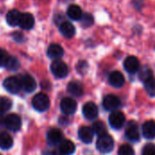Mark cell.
I'll list each match as a JSON object with an SVG mask.
<instances>
[{
	"label": "cell",
	"instance_id": "obj_27",
	"mask_svg": "<svg viewBox=\"0 0 155 155\" xmlns=\"http://www.w3.org/2000/svg\"><path fill=\"white\" fill-rule=\"evenodd\" d=\"M153 71H152L149 67L143 66V67L141 68L140 73H139V78H140L143 83L146 82V81H148L149 79L153 78Z\"/></svg>",
	"mask_w": 155,
	"mask_h": 155
},
{
	"label": "cell",
	"instance_id": "obj_14",
	"mask_svg": "<svg viewBox=\"0 0 155 155\" xmlns=\"http://www.w3.org/2000/svg\"><path fill=\"white\" fill-rule=\"evenodd\" d=\"M109 83L112 86L115 87V88H120L122 87L124 83H125V79L124 74L119 72V71H114L110 74L109 75Z\"/></svg>",
	"mask_w": 155,
	"mask_h": 155
},
{
	"label": "cell",
	"instance_id": "obj_8",
	"mask_svg": "<svg viewBox=\"0 0 155 155\" xmlns=\"http://www.w3.org/2000/svg\"><path fill=\"white\" fill-rule=\"evenodd\" d=\"M3 85L5 88V90H7L9 93L16 94L21 89V81L19 78L15 76H10L4 81Z\"/></svg>",
	"mask_w": 155,
	"mask_h": 155
},
{
	"label": "cell",
	"instance_id": "obj_7",
	"mask_svg": "<svg viewBox=\"0 0 155 155\" xmlns=\"http://www.w3.org/2000/svg\"><path fill=\"white\" fill-rule=\"evenodd\" d=\"M125 123V115L120 111H114L109 115V124L114 129H120Z\"/></svg>",
	"mask_w": 155,
	"mask_h": 155
},
{
	"label": "cell",
	"instance_id": "obj_5",
	"mask_svg": "<svg viewBox=\"0 0 155 155\" xmlns=\"http://www.w3.org/2000/svg\"><path fill=\"white\" fill-rule=\"evenodd\" d=\"M125 136L131 142H138L139 141L141 134H140V130H139L138 124L135 122L131 121L128 123L126 129H125Z\"/></svg>",
	"mask_w": 155,
	"mask_h": 155
},
{
	"label": "cell",
	"instance_id": "obj_26",
	"mask_svg": "<svg viewBox=\"0 0 155 155\" xmlns=\"http://www.w3.org/2000/svg\"><path fill=\"white\" fill-rule=\"evenodd\" d=\"M144 88L147 94L151 97H155V78H151L144 82Z\"/></svg>",
	"mask_w": 155,
	"mask_h": 155
},
{
	"label": "cell",
	"instance_id": "obj_4",
	"mask_svg": "<svg viewBox=\"0 0 155 155\" xmlns=\"http://www.w3.org/2000/svg\"><path fill=\"white\" fill-rule=\"evenodd\" d=\"M51 72L57 78H64L68 74L67 64L61 60H54L51 64Z\"/></svg>",
	"mask_w": 155,
	"mask_h": 155
},
{
	"label": "cell",
	"instance_id": "obj_33",
	"mask_svg": "<svg viewBox=\"0 0 155 155\" xmlns=\"http://www.w3.org/2000/svg\"><path fill=\"white\" fill-rule=\"evenodd\" d=\"M142 155H155V145L154 144H147L143 149Z\"/></svg>",
	"mask_w": 155,
	"mask_h": 155
},
{
	"label": "cell",
	"instance_id": "obj_31",
	"mask_svg": "<svg viewBox=\"0 0 155 155\" xmlns=\"http://www.w3.org/2000/svg\"><path fill=\"white\" fill-rule=\"evenodd\" d=\"M5 67H7L9 70H16L19 67V62H18V60L16 58H15L13 56H10Z\"/></svg>",
	"mask_w": 155,
	"mask_h": 155
},
{
	"label": "cell",
	"instance_id": "obj_17",
	"mask_svg": "<svg viewBox=\"0 0 155 155\" xmlns=\"http://www.w3.org/2000/svg\"><path fill=\"white\" fill-rule=\"evenodd\" d=\"M47 55L51 59L58 60L64 55V49L57 44H52L47 49Z\"/></svg>",
	"mask_w": 155,
	"mask_h": 155
},
{
	"label": "cell",
	"instance_id": "obj_18",
	"mask_svg": "<svg viewBox=\"0 0 155 155\" xmlns=\"http://www.w3.org/2000/svg\"><path fill=\"white\" fill-rule=\"evenodd\" d=\"M60 33L65 37V38H72L75 34V28L74 26L67 21H64L59 27Z\"/></svg>",
	"mask_w": 155,
	"mask_h": 155
},
{
	"label": "cell",
	"instance_id": "obj_21",
	"mask_svg": "<svg viewBox=\"0 0 155 155\" xmlns=\"http://www.w3.org/2000/svg\"><path fill=\"white\" fill-rule=\"evenodd\" d=\"M67 91L73 96L79 97L84 94V87L81 83L79 82H71L67 85Z\"/></svg>",
	"mask_w": 155,
	"mask_h": 155
},
{
	"label": "cell",
	"instance_id": "obj_11",
	"mask_svg": "<svg viewBox=\"0 0 155 155\" xmlns=\"http://www.w3.org/2000/svg\"><path fill=\"white\" fill-rule=\"evenodd\" d=\"M21 81V88L25 93H32L36 88V82L33 76L29 74H25L20 79Z\"/></svg>",
	"mask_w": 155,
	"mask_h": 155
},
{
	"label": "cell",
	"instance_id": "obj_1",
	"mask_svg": "<svg viewBox=\"0 0 155 155\" xmlns=\"http://www.w3.org/2000/svg\"><path fill=\"white\" fill-rule=\"evenodd\" d=\"M114 146V139L109 134H105L98 137L96 142V147L102 153H109L113 151Z\"/></svg>",
	"mask_w": 155,
	"mask_h": 155
},
{
	"label": "cell",
	"instance_id": "obj_29",
	"mask_svg": "<svg viewBox=\"0 0 155 155\" xmlns=\"http://www.w3.org/2000/svg\"><path fill=\"white\" fill-rule=\"evenodd\" d=\"M80 20H81L82 25L84 26V27L91 26L94 24V17H93V15L91 14H88V13L83 14V16H82V18Z\"/></svg>",
	"mask_w": 155,
	"mask_h": 155
},
{
	"label": "cell",
	"instance_id": "obj_13",
	"mask_svg": "<svg viewBox=\"0 0 155 155\" xmlns=\"http://www.w3.org/2000/svg\"><path fill=\"white\" fill-rule=\"evenodd\" d=\"M94 130H93V128H91L89 126H82L78 131L79 139L84 143H92V141L94 139Z\"/></svg>",
	"mask_w": 155,
	"mask_h": 155
},
{
	"label": "cell",
	"instance_id": "obj_35",
	"mask_svg": "<svg viewBox=\"0 0 155 155\" xmlns=\"http://www.w3.org/2000/svg\"><path fill=\"white\" fill-rule=\"evenodd\" d=\"M0 155H2V154H1V153H0Z\"/></svg>",
	"mask_w": 155,
	"mask_h": 155
},
{
	"label": "cell",
	"instance_id": "obj_2",
	"mask_svg": "<svg viewBox=\"0 0 155 155\" xmlns=\"http://www.w3.org/2000/svg\"><path fill=\"white\" fill-rule=\"evenodd\" d=\"M32 104H33V107L36 111L45 112L50 106V100H49V97L45 94L38 93L34 96L32 100Z\"/></svg>",
	"mask_w": 155,
	"mask_h": 155
},
{
	"label": "cell",
	"instance_id": "obj_20",
	"mask_svg": "<svg viewBox=\"0 0 155 155\" xmlns=\"http://www.w3.org/2000/svg\"><path fill=\"white\" fill-rule=\"evenodd\" d=\"M75 151L74 143L70 140H64L60 143L59 152L62 155H72Z\"/></svg>",
	"mask_w": 155,
	"mask_h": 155
},
{
	"label": "cell",
	"instance_id": "obj_32",
	"mask_svg": "<svg viewBox=\"0 0 155 155\" xmlns=\"http://www.w3.org/2000/svg\"><path fill=\"white\" fill-rule=\"evenodd\" d=\"M9 55L8 54L3 50V49H0V67H5L6 66V64L8 62V59H9Z\"/></svg>",
	"mask_w": 155,
	"mask_h": 155
},
{
	"label": "cell",
	"instance_id": "obj_3",
	"mask_svg": "<svg viewBox=\"0 0 155 155\" xmlns=\"http://www.w3.org/2000/svg\"><path fill=\"white\" fill-rule=\"evenodd\" d=\"M5 126L12 131V132H17L20 130L21 128V125H22V122H21V118L15 114H7L5 118H4V121H3Z\"/></svg>",
	"mask_w": 155,
	"mask_h": 155
},
{
	"label": "cell",
	"instance_id": "obj_24",
	"mask_svg": "<svg viewBox=\"0 0 155 155\" xmlns=\"http://www.w3.org/2000/svg\"><path fill=\"white\" fill-rule=\"evenodd\" d=\"M21 13L16 10V9H13V10H10L7 14H6V22L8 23L9 25H12V26H15L19 24V20H20V17H21Z\"/></svg>",
	"mask_w": 155,
	"mask_h": 155
},
{
	"label": "cell",
	"instance_id": "obj_9",
	"mask_svg": "<svg viewBox=\"0 0 155 155\" xmlns=\"http://www.w3.org/2000/svg\"><path fill=\"white\" fill-rule=\"evenodd\" d=\"M124 69L129 74H135L140 70V62L136 56L130 55L126 57V59L124 62Z\"/></svg>",
	"mask_w": 155,
	"mask_h": 155
},
{
	"label": "cell",
	"instance_id": "obj_30",
	"mask_svg": "<svg viewBox=\"0 0 155 155\" xmlns=\"http://www.w3.org/2000/svg\"><path fill=\"white\" fill-rule=\"evenodd\" d=\"M118 155H134V150L129 144H124L119 148Z\"/></svg>",
	"mask_w": 155,
	"mask_h": 155
},
{
	"label": "cell",
	"instance_id": "obj_28",
	"mask_svg": "<svg viewBox=\"0 0 155 155\" xmlns=\"http://www.w3.org/2000/svg\"><path fill=\"white\" fill-rule=\"evenodd\" d=\"M93 130H94V133L96 134L98 136H101V135H104L106 134V127H105L104 124L101 121H97V122L94 123Z\"/></svg>",
	"mask_w": 155,
	"mask_h": 155
},
{
	"label": "cell",
	"instance_id": "obj_19",
	"mask_svg": "<svg viewBox=\"0 0 155 155\" xmlns=\"http://www.w3.org/2000/svg\"><path fill=\"white\" fill-rule=\"evenodd\" d=\"M143 135L146 139H153L155 138V122L147 121L143 124L142 128Z\"/></svg>",
	"mask_w": 155,
	"mask_h": 155
},
{
	"label": "cell",
	"instance_id": "obj_22",
	"mask_svg": "<svg viewBox=\"0 0 155 155\" xmlns=\"http://www.w3.org/2000/svg\"><path fill=\"white\" fill-rule=\"evenodd\" d=\"M67 15L70 19L74 21H79L83 16V11L77 5H71L67 8Z\"/></svg>",
	"mask_w": 155,
	"mask_h": 155
},
{
	"label": "cell",
	"instance_id": "obj_34",
	"mask_svg": "<svg viewBox=\"0 0 155 155\" xmlns=\"http://www.w3.org/2000/svg\"><path fill=\"white\" fill-rule=\"evenodd\" d=\"M22 38H23V35L20 33H15L14 34V39L18 42V43H22Z\"/></svg>",
	"mask_w": 155,
	"mask_h": 155
},
{
	"label": "cell",
	"instance_id": "obj_25",
	"mask_svg": "<svg viewBox=\"0 0 155 155\" xmlns=\"http://www.w3.org/2000/svg\"><path fill=\"white\" fill-rule=\"evenodd\" d=\"M12 107V101L8 97L0 96V114H4Z\"/></svg>",
	"mask_w": 155,
	"mask_h": 155
},
{
	"label": "cell",
	"instance_id": "obj_12",
	"mask_svg": "<svg viewBox=\"0 0 155 155\" xmlns=\"http://www.w3.org/2000/svg\"><path fill=\"white\" fill-rule=\"evenodd\" d=\"M83 114L88 120H94L98 115V108L93 102L86 103L83 107Z\"/></svg>",
	"mask_w": 155,
	"mask_h": 155
},
{
	"label": "cell",
	"instance_id": "obj_23",
	"mask_svg": "<svg viewBox=\"0 0 155 155\" xmlns=\"http://www.w3.org/2000/svg\"><path fill=\"white\" fill-rule=\"evenodd\" d=\"M14 141L12 136L5 133V132H2L0 133V148L3 150H8L13 146Z\"/></svg>",
	"mask_w": 155,
	"mask_h": 155
},
{
	"label": "cell",
	"instance_id": "obj_15",
	"mask_svg": "<svg viewBox=\"0 0 155 155\" xmlns=\"http://www.w3.org/2000/svg\"><path fill=\"white\" fill-rule=\"evenodd\" d=\"M34 25H35V18L31 14L24 13L21 15L19 24H18V25L21 28L25 29V30H29V29L33 28Z\"/></svg>",
	"mask_w": 155,
	"mask_h": 155
},
{
	"label": "cell",
	"instance_id": "obj_6",
	"mask_svg": "<svg viewBox=\"0 0 155 155\" xmlns=\"http://www.w3.org/2000/svg\"><path fill=\"white\" fill-rule=\"evenodd\" d=\"M60 108L64 114L70 115L75 113L77 109V103L72 97H65L61 101Z\"/></svg>",
	"mask_w": 155,
	"mask_h": 155
},
{
	"label": "cell",
	"instance_id": "obj_10",
	"mask_svg": "<svg viewBox=\"0 0 155 155\" xmlns=\"http://www.w3.org/2000/svg\"><path fill=\"white\" fill-rule=\"evenodd\" d=\"M121 105V101L119 97L114 94H108L104 97L103 101V106L107 111H116V109Z\"/></svg>",
	"mask_w": 155,
	"mask_h": 155
},
{
	"label": "cell",
	"instance_id": "obj_16",
	"mask_svg": "<svg viewBox=\"0 0 155 155\" xmlns=\"http://www.w3.org/2000/svg\"><path fill=\"white\" fill-rule=\"evenodd\" d=\"M63 133L61 130L57 128H53L48 131L47 133V140L51 144H57L61 143L63 141Z\"/></svg>",
	"mask_w": 155,
	"mask_h": 155
}]
</instances>
